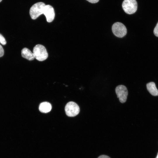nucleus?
Listing matches in <instances>:
<instances>
[{"label": "nucleus", "mask_w": 158, "mask_h": 158, "mask_svg": "<svg viewBox=\"0 0 158 158\" xmlns=\"http://www.w3.org/2000/svg\"><path fill=\"white\" fill-rule=\"evenodd\" d=\"M33 53L35 58L40 61L45 60L48 57V54L45 47L41 44L35 45L33 48Z\"/></svg>", "instance_id": "f257e3e1"}, {"label": "nucleus", "mask_w": 158, "mask_h": 158, "mask_svg": "<svg viewBox=\"0 0 158 158\" xmlns=\"http://www.w3.org/2000/svg\"><path fill=\"white\" fill-rule=\"evenodd\" d=\"M46 6L42 2L37 3L30 8V14L31 18L35 20L37 18L43 14L44 7Z\"/></svg>", "instance_id": "f03ea898"}, {"label": "nucleus", "mask_w": 158, "mask_h": 158, "mask_svg": "<svg viewBox=\"0 0 158 158\" xmlns=\"http://www.w3.org/2000/svg\"><path fill=\"white\" fill-rule=\"evenodd\" d=\"M122 7L126 13L132 14L137 10V3L136 0H124L122 3Z\"/></svg>", "instance_id": "7ed1b4c3"}, {"label": "nucleus", "mask_w": 158, "mask_h": 158, "mask_svg": "<svg viewBox=\"0 0 158 158\" xmlns=\"http://www.w3.org/2000/svg\"><path fill=\"white\" fill-rule=\"evenodd\" d=\"M112 29L114 35L118 37H122L127 33L126 27L124 25L120 22H117L114 24Z\"/></svg>", "instance_id": "20e7f679"}, {"label": "nucleus", "mask_w": 158, "mask_h": 158, "mask_svg": "<svg viewBox=\"0 0 158 158\" xmlns=\"http://www.w3.org/2000/svg\"><path fill=\"white\" fill-rule=\"evenodd\" d=\"M65 111L67 116L73 117L78 114L80 112V108L76 103L73 102H70L66 105Z\"/></svg>", "instance_id": "39448f33"}, {"label": "nucleus", "mask_w": 158, "mask_h": 158, "mask_svg": "<svg viewBox=\"0 0 158 158\" xmlns=\"http://www.w3.org/2000/svg\"><path fill=\"white\" fill-rule=\"evenodd\" d=\"M115 91L120 102L122 103H125L126 100L128 95L126 87L123 85H118L116 88Z\"/></svg>", "instance_id": "423d86ee"}, {"label": "nucleus", "mask_w": 158, "mask_h": 158, "mask_svg": "<svg viewBox=\"0 0 158 158\" xmlns=\"http://www.w3.org/2000/svg\"><path fill=\"white\" fill-rule=\"evenodd\" d=\"M43 14L46 17L47 22H52L55 17V12L53 8L51 5H47L45 6Z\"/></svg>", "instance_id": "0eeeda50"}, {"label": "nucleus", "mask_w": 158, "mask_h": 158, "mask_svg": "<svg viewBox=\"0 0 158 158\" xmlns=\"http://www.w3.org/2000/svg\"><path fill=\"white\" fill-rule=\"evenodd\" d=\"M21 55L23 58L29 61L33 60L35 58L33 53L26 48H23L22 50Z\"/></svg>", "instance_id": "6e6552de"}, {"label": "nucleus", "mask_w": 158, "mask_h": 158, "mask_svg": "<svg viewBox=\"0 0 158 158\" xmlns=\"http://www.w3.org/2000/svg\"><path fill=\"white\" fill-rule=\"evenodd\" d=\"M51 104L47 102H44L41 103L40 105L39 109L40 111L43 113H47L49 112L51 110Z\"/></svg>", "instance_id": "1a4fd4ad"}, {"label": "nucleus", "mask_w": 158, "mask_h": 158, "mask_svg": "<svg viewBox=\"0 0 158 158\" xmlns=\"http://www.w3.org/2000/svg\"><path fill=\"white\" fill-rule=\"evenodd\" d=\"M146 86L147 90L152 95L154 96L158 95V90L154 82L149 83L147 84Z\"/></svg>", "instance_id": "9d476101"}, {"label": "nucleus", "mask_w": 158, "mask_h": 158, "mask_svg": "<svg viewBox=\"0 0 158 158\" xmlns=\"http://www.w3.org/2000/svg\"><path fill=\"white\" fill-rule=\"evenodd\" d=\"M0 43L3 45H5L6 43V41L3 36L0 33Z\"/></svg>", "instance_id": "9b49d317"}, {"label": "nucleus", "mask_w": 158, "mask_h": 158, "mask_svg": "<svg viewBox=\"0 0 158 158\" xmlns=\"http://www.w3.org/2000/svg\"><path fill=\"white\" fill-rule=\"evenodd\" d=\"M153 32L154 35L158 37V22Z\"/></svg>", "instance_id": "f8f14e48"}, {"label": "nucleus", "mask_w": 158, "mask_h": 158, "mask_svg": "<svg viewBox=\"0 0 158 158\" xmlns=\"http://www.w3.org/2000/svg\"><path fill=\"white\" fill-rule=\"evenodd\" d=\"M4 53V49L2 46L0 44V57L3 56Z\"/></svg>", "instance_id": "ddd939ff"}, {"label": "nucleus", "mask_w": 158, "mask_h": 158, "mask_svg": "<svg viewBox=\"0 0 158 158\" xmlns=\"http://www.w3.org/2000/svg\"><path fill=\"white\" fill-rule=\"evenodd\" d=\"M92 3H95L98 2L99 0H86Z\"/></svg>", "instance_id": "4468645a"}, {"label": "nucleus", "mask_w": 158, "mask_h": 158, "mask_svg": "<svg viewBox=\"0 0 158 158\" xmlns=\"http://www.w3.org/2000/svg\"><path fill=\"white\" fill-rule=\"evenodd\" d=\"M98 158H110L109 156L105 155H102L99 156Z\"/></svg>", "instance_id": "2eb2a0df"}, {"label": "nucleus", "mask_w": 158, "mask_h": 158, "mask_svg": "<svg viewBox=\"0 0 158 158\" xmlns=\"http://www.w3.org/2000/svg\"><path fill=\"white\" fill-rule=\"evenodd\" d=\"M156 158H158V153L157 155V157H156Z\"/></svg>", "instance_id": "dca6fc26"}, {"label": "nucleus", "mask_w": 158, "mask_h": 158, "mask_svg": "<svg viewBox=\"0 0 158 158\" xmlns=\"http://www.w3.org/2000/svg\"><path fill=\"white\" fill-rule=\"evenodd\" d=\"M2 0H0V2L2 1Z\"/></svg>", "instance_id": "f3484780"}]
</instances>
